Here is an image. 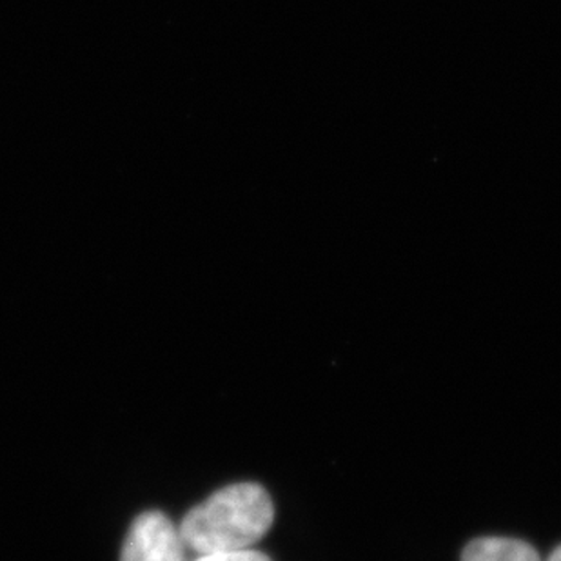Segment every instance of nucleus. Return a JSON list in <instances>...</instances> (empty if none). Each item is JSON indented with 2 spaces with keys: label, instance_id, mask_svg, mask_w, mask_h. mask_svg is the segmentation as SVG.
<instances>
[{
  "label": "nucleus",
  "instance_id": "nucleus-3",
  "mask_svg": "<svg viewBox=\"0 0 561 561\" xmlns=\"http://www.w3.org/2000/svg\"><path fill=\"white\" fill-rule=\"evenodd\" d=\"M461 561H541L535 547L514 538H478L466 547Z\"/></svg>",
  "mask_w": 561,
  "mask_h": 561
},
{
  "label": "nucleus",
  "instance_id": "nucleus-2",
  "mask_svg": "<svg viewBox=\"0 0 561 561\" xmlns=\"http://www.w3.org/2000/svg\"><path fill=\"white\" fill-rule=\"evenodd\" d=\"M181 530L160 511L140 514L124 540L121 561H187Z\"/></svg>",
  "mask_w": 561,
  "mask_h": 561
},
{
  "label": "nucleus",
  "instance_id": "nucleus-4",
  "mask_svg": "<svg viewBox=\"0 0 561 561\" xmlns=\"http://www.w3.org/2000/svg\"><path fill=\"white\" fill-rule=\"evenodd\" d=\"M195 561H273L265 557L264 552L248 549V551L220 552V554H207V557H196Z\"/></svg>",
  "mask_w": 561,
  "mask_h": 561
},
{
  "label": "nucleus",
  "instance_id": "nucleus-1",
  "mask_svg": "<svg viewBox=\"0 0 561 561\" xmlns=\"http://www.w3.org/2000/svg\"><path fill=\"white\" fill-rule=\"evenodd\" d=\"M275 507L259 483H234L191 508L179 530L196 557L253 549L273 527Z\"/></svg>",
  "mask_w": 561,
  "mask_h": 561
},
{
  "label": "nucleus",
  "instance_id": "nucleus-5",
  "mask_svg": "<svg viewBox=\"0 0 561 561\" xmlns=\"http://www.w3.org/2000/svg\"><path fill=\"white\" fill-rule=\"evenodd\" d=\"M547 561H561V547H558L557 551L552 552Z\"/></svg>",
  "mask_w": 561,
  "mask_h": 561
}]
</instances>
